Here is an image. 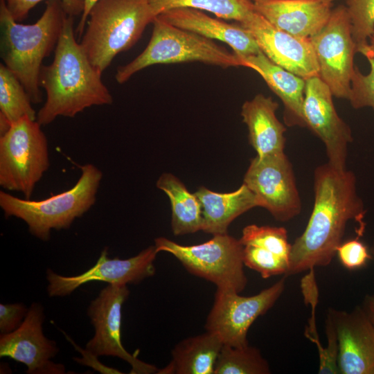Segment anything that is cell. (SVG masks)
Returning <instances> with one entry per match:
<instances>
[{
    "instance_id": "1",
    "label": "cell",
    "mask_w": 374,
    "mask_h": 374,
    "mask_svg": "<svg viewBox=\"0 0 374 374\" xmlns=\"http://www.w3.org/2000/svg\"><path fill=\"white\" fill-rule=\"evenodd\" d=\"M313 179L312 211L305 230L292 244L287 277L329 265L349 221L357 223V236L365 231L366 210L355 173L327 162L315 168Z\"/></svg>"
},
{
    "instance_id": "2",
    "label": "cell",
    "mask_w": 374,
    "mask_h": 374,
    "mask_svg": "<svg viewBox=\"0 0 374 374\" xmlns=\"http://www.w3.org/2000/svg\"><path fill=\"white\" fill-rule=\"evenodd\" d=\"M75 38L73 17L68 15L55 49L54 59L42 66L39 86L46 100L37 114L41 125L58 116L74 117L94 105H111L112 96Z\"/></svg>"
},
{
    "instance_id": "3",
    "label": "cell",
    "mask_w": 374,
    "mask_h": 374,
    "mask_svg": "<svg viewBox=\"0 0 374 374\" xmlns=\"http://www.w3.org/2000/svg\"><path fill=\"white\" fill-rule=\"evenodd\" d=\"M68 15L61 1L47 0L35 23L21 24L11 16L4 0H0L1 57L22 84L32 103L42 101V61L56 47Z\"/></svg>"
},
{
    "instance_id": "4",
    "label": "cell",
    "mask_w": 374,
    "mask_h": 374,
    "mask_svg": "<svg viewBox=\"0 0 374 374\" xmlns=\"http://www.w3.org/2000/svg\"><path fill=\"white\" fill-rule=\"evenodd\" d=\"M156 17L149 0H99L89 12L80 44L103 73L117 54L138 42Z\"/></svg>"
},
{
    "instance_id": "5",
    "label": "cell",
    "mask_w": 374,
    "mask_h": 374,
    "mask_svg": "<svg viewBox=\"0 0 374 374\" xmlns=\"http://www.w3.org/2000/svg\"><path fill=\"white\" fill-rule=\"evenodd\" d=\"M80 169L79 179L68 190L38 201L18 198L1 191L0 206L6 216L22 220L31 234L48 240L52 229L69 228L96 202L103 173L91 163L82 166Z\"/></svg>"
},
{
    "instance_id": "6",
    "label": "cell",
    "mask_w": 374,
    "mask_h": 374,
    "mask_svg": "<svg viewBox=\"0 0 374 374\" xmlns=\"http://www.w3.org/2000/svg\"><path fill=\"white\" fill-rule=\"evenodd\" d=\"M152 24V33L144 51L117 69L115 78L118 83L125 82L136 72L154 64L199 62L223 69L244 66L234 53L213 39L173 26L158 16Z\"/></svg>"
},
{
    "instance_id": "7",
    "label": "cell",
    "mask_w": 374,
    "mask_h": 374,
    "mask_svg": "<svg viewBox=\"0 0 374 374\" xmlns=\"http://www.w3.org/2000/svg\"><path fill=\"white\" fill-rule=\"evenodd\" d=\"M37 120L25 116L0 136V186L30 199L48 169L47 139Z\"/></svg>"
},
{
    "instance_id": "8",
    "label": "cell",
    "mask_w": 374,
    "mask_h": 374,
    "mask_svg": "<svg viewBox=\"0 0 374 374\" xmlns=\"http://www.w3.org/2000/svg\"><path fill=\"white\" fill-rule=\"evenodd\" d=\"M159 252L175 256L191 274L215 284L217 288L240 293L247 284L240 240L227 233L213 235L202 244L182 245L164 237L154 240Z\"/></svg>"
},
{
    "instance_id": "9",
    "label": "cell",
    "mask_w": 374,
    "mask_h": 374,
    "mask_svg": "<svg viewBox=\"0 0 374 374\" xmlns=\"http://www.w3.org/2000/svg\"><path fill=\"white\" fill-rule=\"evenodd\" d=\"M287 276H283L259 293L241 296L235 291L217 288L213 306L207 316L205 329L217 334L224 345H249L247 333L256 319L265 314L283 294Z\"/></svg>"
},
{
    "instance_id": "10",
    "label": "cell",
    "mask_w": 374,
    "mask_h": 374,
    "mask_svg": "<svg viewBox=\"0 0 374 374\" xmlns=\"http://www.w3.org/2000/svg\"><path fill=\"white\" fill-rule=\"evenodd\" d=\"M310 39L319 78L328 86L333 96L348 100L355 71L354 56L357 51L346 6L333 8L323 28Z\"/></svg>"
},
{
    "instance_id": "11",
    "label": "cell",
    "mask_w": 374,
    "mask_h": 374,
    "mask_svg": "<svg viewBox=\"0 0 374 374\" xmlns=\"http://www.w3.org/2000/svg\"><path fill=\"white\" fill-rule=\"evenodd\" d=\"M258 206L282 222L298 216L302 204L293 166L285 152L253 158L243 182Z\"/></svg>"
},
{
    "instance_id": "12",
    "label": "cell",
    "mask_w": 374,
    "mask_h": 374,
    "mask_svg": "<svg viewBox=\"0 0 374 374\" xmlns=\"http://www.w3.org/2000/svg\"><path fill=\"white\" fill-rule=\"evenodd\" d=\"M130 291L127 285L109 284L91 301L87 311L95 334L86 349L96 356L117 357L131 365L130 373H157L159 369L130 354L121 341V310Z\"/></svg>"
},
{
    "instance_id": "13",
    "label": "cell",
    "mask_w": 374,
    "mask_h": 374,
    "mask_svg": "<svg viewBox=\"0 0 374 374\" xmlns=\"http://www.w3.org/2000/svg\"><path fill=\"white\" fill-rule=\"evenodd\" d=\"M328 86L319 78L305 80L303 113L305 126L325 146L328 163L338 169L346 168L349 145L353 138L349 125L338 115Z\"/></svg>"
},
{
    "instance_id": "14",
    "label": "cell",
    "mask_w": 374,
    "mask_h": 374,
    "mask_svg": "<svg viewBox=\"0 0 374 374\" xmlns=\"http://www.w3.org/2000/svg\"><path fill=\"white\" fill-rule=\"evenodd\" d=\"M158 253L156 246L152 245L132 258L111 259L107 256V249L105 248L96 263L80 275L63 276L48 269V294L50 296H64L83 284L94 280L109 284L139 283L154 275V262Z\"/></svg>"
},
{
    "instance_id": "15",
    "label": "cell",
    "mask_w": 374,
    "mask_h": 374,
    "mask_svg": "<svg viewBox=\"0 0 374 374\" xmlns=\"http://www.w3.org/2000/svg\"><path fill=\"white\" fill-rule=\"evenodd\" d=\"M44 319L42 306L33 303L18 328L10 333L1 335L0 356L23 363L28 368V373H64V365L51 361L58 349L54 341L44 335Z\"/></svg>"
},
{
    "instance_id": "16",
    "label": "cell",
    "mask_w": 374,
    "mask_h": 374,
    "mask_svg": "<svg viewBox=\"0 0 374 374\" xmlns=\"http://www.w3.org/2000/svg\"><path fill=\"white\" fill-rule=\"evenodd\" d=\"M256 39L261 51L273 62L307 80L319 76V66L310 39L281 30L255 11L238 23Z\"/></svg>"
},
{
    "instance_id": "17",
    "label": "cell",
    "mask_w": 374,
    "mask_h": 374,
    "mask_svg": "<svg viewBox=\"0 0 374 374\" xmlns=\"http://www.w3.org/2000/svg\"><path fill=\"white\" fill-rule=\"evenodd\" d=\"M338 341L341 374H374V327L362 305L348 312L330 308Z\"/></svg>"
},
{
    "instance_id": "18",
    "label": "cell",
    "mask_w": 374,
    "mask_h": 374,
    "mask_svg": "<svg viewBox=\"0 0 374 374\" xmlns=\"http://www.w3.org/2000/svg\"><path fill=\"white\" fill-rule=\"evenodd\" d=\"M255 10L277 28L310 39L328 22L332 3L315 0H266L253 2Z\"/></svg>"
},
{
    "instance_id": "19",
    "label": "cell",
    "mask_w": 374,
    "mask_h": 374,
    "mask_svg": "<svg viewBox=\"0 0 374 374\" xmlns=\"http://www.w3.org/2000/svg\"><path fill=\"white\" fill-rule=\"evenodd\" d=\"M158 17L173 26L226 43L240 57L261 51L253 35L238 22L230 24L189 8L170 9Z\"/></svg>"
},
{
    "instance_id": "20",
    "label": "cell",
    "mask_w": 374,
    "mask_h": 374,
    "mask_svg": "<svg viewBox=\"0 0 374 374\" xmlns=\"http://www.w3.org/2000/svg\"><path fill=\"white\" fill-rule=\"evenodd\" d=\"M238 57L244 67L256 71L281 100L285 124L306 127L303 113L305 80L275 64L262 51Z\"/></svg>"
},
{
    "instance_id": "21",
    "label": "cell",
    "mask_w": 374,
    "mask_h": 374,
    "mask_svg": "<svg viewBox=\"0 0 374 374\" xmlns=\"http://www.w3.org/2000/svg\"><path fill=\"white\" fill-rule=\"evenodd\" d=\"M278 107L271 97L262 93L242 106L241 116L248 128L249 143L258 156L284 152L286 128L276 116Z\"/></svg>"
},
{
    "instance_id": "22",
    "label": "cell",
    "mask_w": 374,
    "mask_h": 374,
    "mask_svg": "<svg viewBox=\"0 0 374 374\" xmlns=\"http://www.w3.org/2000/svg\"><path fill=\"white\" fill-rule=\"evenodd\" d=\"M194 193L201 205L202 231L212 235L226 233L236 217L259 206L255 195L244 183L231 193H216L202 186Z\"/></svg>"
},
{
    "instance_id": "23",
    "label": "cell",
    "mask_w": 374,
    "mask_h": 374,
    "mask_svg": "<svg viewBox=\"0 0 374 374\" xmlns=\"http://www.w3.org/2000/svg\"><path fill=\"white\" fill-rule=\"evenodd\" d=\"M224 344L214 332L186 338L172 350V361L157 373L214 374L215 366Z\"/></svg>"
},
{
    "instance_id": "24",
    "label": "cell",
    "mask_w": 374,
    "mask_h": 374,
    "mask_svg": "<svg viewBox=\"0 0 374 374\" xmlns=\"http://www.w3.org/2000/svg\"><path fill=\"white\" fill-rule=\"evenodd\" d=\"M157 187L169 197L172 207L171 226L176 235L202 231V215L200 203L184 184L171 173H163Z\"/></svg>"
},
{
    "instance_id": "25",
    "label": "cell",
    "mask_w": 374,
    "mask_h": 374,
    "mask_svg": "<svg viewBox=\"0 0 374 374\" xmlns=\"http://www.w3.org/2000/svg\"><path fill=\"white\" fill-rule=\"evenodd\" d=\"M157 17L164 11L189 8L206 11L224 20L242 22L256 10L253 2L250 0H149Z\"/></svg>"
},
{
    "instance_id": "26",
    "label": "cell",
    "mask_w": 374,
    "mask_h": 374,
    "mask_svg": "<svg viewBox=\"0 0 374 374\" xmlns=\"http://www.w3.org/2000/svg\"><path fill=\"white\" fill-rule=\"evenodd\" d=\"M30 98L17 78L0 64V116L12 125L23 117L37 120Z\"/></svg>"
},
{
    "instance_id": "27",
    "label": "cell",
    "mask_w": 374,
    "mask_h": 374,
    "mask_svg": "<svg viewBox=\"0 0 374 374\" xmlns=\"http://www.w3.org/2000/svg\"><path fill=\"white\" fill-rule=\"evenodd\" d=\"M267 361L260 350L247 345L234 347L223 345L217 359L214 374H269Z\"/></svg>"
},
{
    "instance_id": "28",
    "label": "cell",
    "mask_w": 374,
    "mask_h": 374,
    "mask_svg": "<svg viewBox=\"0 0 374 374\" xmlns=\"http://www.w3.org/2000/svg\"><path fill=\"white\" fill-rule=\"evenodd\" d=\"M239 240L242 245L260 247L290 260L292 244L284 227L247 225L242 229Z\"/></svg>"
},
{
    "instance_id": "29",
    "label": "cell",
    "mask_w": 374,
    "mask_h": 374,
    "mask_svg": "<svg viewBox=\"0 0 374 374\" xmlns=\"http://www.w3.org/2000/svg\"><path fill=\"white\" fill-rule=\"evenodd\" d=\"M357 52L367 59L370 71L364 74L355 66L348 100L354 109L371 107L374 110V52L368 44L359 47Z\"/></svg>"
},
{
    "instance_id": "30",
    "label": "cell",
    "mask_w": 374,
    "mask_h": 374,
    "mask_svg": "<svg viewBox=\"0 0 374 374\" xmlns=\"http://www.w3.org/2000/svg\"><path fill=\"white\" fill-rule=\"evenodd\" d=\"M242 246L244 266L259 273L262 278L285 276L287 273L290 260L260 247L250 244Z\"/></svg>"
},
{
    "instance_id": "31",
    "label": "cell",
    "mask_w": 374,
    "mask_h": 374,
    "mask_svg": "<svg viewBox=\"0 0 374 374\" xmlns=\"http://www.w3.org/2000/svg\"><path fill=\"white\" fill-rule=\"evenodd\" d=\"M350 17L352 35L357 49L374 33V0H344Z\"/></svg>"
},
{
    "instance_id": "32",
    "label": "cell",
    "mask_w": 374,
    "mask_h": 374,
    "mask_svg": "<svg viewBox=\"0 0 374 374\" xmlns=\"http://www.w3.org/2000/svg\"><path fill=\"white\" fill-rule=\"evenodd\" d=\"M357 236L342 242L337 249L336 255L344 267L355 270L366 266L371 260L368 247Z\"/></svg>"
},
{
    "instance_id": "33",
    "label": "cell",
    "mask_w": 374,
    "mask_h": 374,
    "mask_svg": "<svg viewBox=\"0 0 374 374\" xmlns=\"http://www.w3.org/2000/svg\"><path fill=\"white\" fill-rule=\"evenodd\" d=\"M327 346L323 353L319 356V364L318 373L338 374V341L335 324L330 308L327 312L325 321Z\"/></svg>"
},
{
    "instance_id": "34",
    "label": "cell",
    "mask_w": 374,
    "mask_h": 374,
    "mask_svg": "<svg viewBox=\"0 0 374 374\" xmlns=\"http://www.w3.org/2000/svg\"><path fill=\"white\" fill-rule=\"evenodd\" d=\"M44 0H4L7 9L13 19L21 21L26 19L29 12L39 2ZM61 1L66 12L71 16L82 13L84 0H58Z\"/></svg>"
},
{
    "instance_id": "35",
    "label": "cell",
    "mask_w": 374,
    "mask_h": 374,
    "mask_svg": "<svg viewBox=\"0 0 374 374\" xmlns=\"http://www.w3.org/2000/svg\"><path fill=\"white\" fill-rule=\"evenodd\" d=\"M27 308L22 303L0 304V332L8 334L19 327L26 316Z\"/></svg>"
},
{
    "instance_id": "36",
    "label": "cell",
    "mask_w": 374,
    "mask_h": 374,
    "mask_svg": "<svg viewBox=\"0 0 374 374\" xmlns=\"http://www.w3.org/2000/svg\"><path fill=\"white\" fill-rule=\"evenodd\" d=\"M67 339L71 342V344L73 345L75 348L82 354V358H74L75 361L78 362L79 364H81L82 365L88 366L90 367H92L93 369H95L97 371H99L102 373H108V374H118L122 373L118 370L115 369L112 367L107 366L102 363H100L96 355L92 353L91 351L88 350L87 349H82L78 346L68 336H66Z\"/></svg>"
},
{
    "instance_id": "37",
    "label": "cell",
    "mask_w": 374,
    "mask_h": 374,
    "mask_svg": "<svg viewBox=\"0 0 374 374\" xmlns=\"http://www.w3.org/2000/svg\"><path fill=\"white\" fill-rule=\"evenodd\" d=\"M98 1L99 0H84V10L81 15L80 21L76 28V33L79 38H80L84 33L91 10Z\"/></svg>"
},
{
    "instance_id": "38",
    "label": "cell",
    "mask_w": 374,
    "mask_h": 374,
    "mask_svg": "<svg viewBox=\"0 0 374 374\" xmlns=\"http://www.w3.org/2000/svg\"><path fill=\"white\" fill-rule=\"evenodd\" d=\"M362 306L374 327V294L366 295Z\"/></svg>"
},
{
    "instance_id": "39",
    "label": "cell",
    "mask_w": 374,
    "mask_h": 374,
    "mask_svg": "<svg viewBox=\"0 0 374 374\" xmlns=\"http://www.w3.org/2000/svg\"><path fill=\"white\" fill-rule=\"evenodd\" d=\"M368 43L371 50L374 52V33L370 37Z\"/></svg>"
},
{
    "instance_id": "40",
    "label": "cell",
    "mask_w": 374,
    "mask_h": 374,
    "mask_svg": "<svg viewBox=\"0 0 374 374\" xmlns=\"http://www.w3.org/2000/svg\"><path fill=\"white\" fill-rule=\"evenodd\" d=\"M370 249V252H371V260L374 263V239L373 240V243H372V245L371 247V248L369 249Z\"/></svg>"
},
{
    "instance_id": "41",
    "label": "cell",
    "mask_w": 374,
    "mask_h": 374,
    "mask_svg": "<svg viewBox=\"0 0 374 374\" xmlns=\"http://www.w3.org/2000/svg\"><path fill=\"white\" fill-rule=\"evenodd\" d=\"M250 1H251L253 2H256V1H266V0H250ZM315 1H319L332 3L335 0H315Z\"/></svg>"
}]
</instances>
